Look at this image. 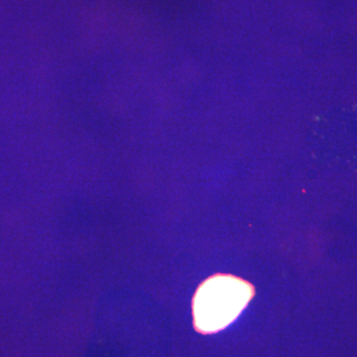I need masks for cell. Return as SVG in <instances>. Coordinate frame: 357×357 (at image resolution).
<instances>
[{
  "label": "cell",
  "mask_w": 357,
  "mask_h": 357,
  "mask_svg": "<svg viewBox=\"0 0 357 357\" xmlns=\"http://www.w3.org/2000/svg\"><path fill=\"white\" fill-rule=\"evenodd\" d=\"M253 296L248 283L227 275L204 282L194 299L195 325L199 332H218L237 318Z\"/></svg>",
  "instance_id": "obj_1"
}]
</instances>
